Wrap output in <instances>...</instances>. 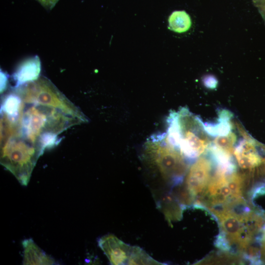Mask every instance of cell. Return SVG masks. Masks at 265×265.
I'll return each instance as SVG.
<instances>
[{
  "mask_svg": "<svg viewBox=\"0 0 265 265\" xmlns=\"http://www.w3.org/2000/svg\"><path fill=\"white\" fill-rule=\"evenodd\" d=\"M208 210L219 224L220 232L216 245L223 251L248 258L254 251L252 244L263 226V218L252 211L246 203Z\"/></svg>",
  "mask_w": 265,
  "mask_h": 265,
  "instance_id": "cell-1",
  "label": "cell"
},
{
  "mask_svg": "<svg viewBox=\"0 0 265 265\" xmlns=\"http://www.w3.org/2000/svg\"><path fill=\"white\" fill-rule=\"evenodd\" d=\"M142 158L151 172L169 186L181 184L188 170L187 159L169 142L164 133L148 138Z\"/></svg>",
  "mask_w": 265,
  "mask_h": 265,
  "instance_id": "cell-2",
  "label": "cell"
},
{
  "mask_svg": "<svg viewBox=\"0 0 265 265\" xmlns=\"http://www.w3.org/2000/svg\"><path fill=\"white\" fill-rule=\"evenodd\" d=\"M167 125L168 141L187 159L199 157L211 145L204 133L203 123L187 108L171 112Z\"/></svg>",
  "mask_w": 265,
  "mask_h": 265,
  "instance_id": "cell-3",
  "label": "cell"
},
{
  "mask_svg": "<svg viewBox=\"0 0 265 265\" xmlns=\"http://www.w3.org/2000/svg\"><path fill=\"white\" fill-rule=\"evenodd\" d=\"M213 160L201 157L188 169L186 179L185 196L187 204L194 203L205 191L212 175Z\"/></svg>",
  "mask_w": 265,
  "mask_h": 265,
  "instance_id": "cell-4",
  "label": "cell"
},
{
  "mask_svg": "<svg viewBox=\"0 0 265 265\" xmlns=\"http://www.w3.org/2000/svg\"><path fill=\"white\" fill-rule=\"evenodd\" d=\"M98 245L111 265H128L133 246L111 234L101 237Z\"/></svg>",
  "mask_w": 265,
  "mask_h": 265,
  "instance_id": "cell-5",
  "label": "cell"
},
{
  "mask_svg": "<svg viewBox=\"0 0 265 265\" xmlns=\"http://www.w3.org/2000/svg\"><path fill=\"white\" fill-rule=\"evenodd\" d=\"M257 143L248 135L243 137L235 147L234 155L239 166L250 173L262 163V158L256 147Z\"/></svg>",
  "mask_w": 265,
  "mask_h": 265,
  "instance_id": "cell-6",
  "label": "cell"
},
{
  "mask_svg": "<svg viewBox=\"0 0 265 265\" xmlns=\"http://www.w3.org/2000/svg\"><path fill=\"white\" fill-rule=\"evenodd\" d=\"M41 61L37 55L29 58L22 62L12 75L15 85L18 87L34 81L40 76Z\"/></svg>",
  "mask_w": 265,
  "mask_h": 265,
  "instance_id": "cell-7",
  "label": "cell"
},
{
  "mask_svg": "<svg viewBox=\"0 0 265 265\" xmlns=\"http://www.w3.org/2000/svg\"><path fill=\"white\" fill-rule=\"evenodd\" d=\"M24 248L23 264L26 265H54V260L44 252L31 238L22 241Z\"/></svg>",
  "mask_w": 265,
  "mask_h": 265,
  "instance_id": "cell-8",
  "label": "cell"
},
{
  "mask_svg": "<svg viewBox=\"0 0 265 265\" xmlns=\"http://www.w3.org/2000/svg\"><path fill=\"white\" fill-rule=\"evenodd\" d=\"M231 116V114L227 111L221 112L217 123H203L205 131L208 134L213 136L227 135L232 130V125L230 122Z\"/></svg>",
  "mask_w": 265,
  "mask_h": 265,
  "instance_id": "cell-9",
  "label": "cell"
},
{
  "mask_svg": "<svg viewBox=\"0 0 265 265\" xmlns=\"http://www.w3.org/2000/svg\"><path fill=\"white\" fill-rule=\"evenodd\" d=\"M192 24L190 16L184 10L173 12L168 18V28L177 33L188 31Z\"/></svg>",
  "mask_w": 265,
  "mask_h": 265,
  "instance_id": "cell-10",
  "label": "cell"
},
{
  "mask_svg": "<svg viewBox=\"0 0 265 265\" xmlns=\"http://www.w3.org/2000/svg\"><path fill=\"white\" fill-rule=\"evenodd\" d=\"M236 141V134L231 132L227 135L216 136L212 145L223 152L233 156Z\"/></svg>",
  "mask_w": 265,
  "mask_h": 265,
  "instance_id": "cell-11",
  "label": "cell"
},
{
  "mask_svg": "<svg viewBox=\"0 0 265 265\" xmlns=\"http://www.w3.org/2000/svg\"><path fill=\"white\" fill-rule=\"evenodd\" d=\"M128 265H163L150 256L144 250L133 246Z\"/></svg>",
  "mask_w": 265,
  "mask_h": 265,
  "instance_id": "cell-12",
  "label": "cell"
},
{
  "mask_svg": "<svg viewBox=\"0 0 265 265\" xmlns=\"http://www.w3.org/2000/svg\"><path fill=\"white\" fill-rule=\"evenodd\" d=\"M202 81L206 87L212 89L215 88L218 84L217 79L212 75L205 76L202 79Z\"/></svg>",
  "mask_w": 265,
  "mask_h": 265,
  "instance_id": "cell-13",
  "label": "cell"
},
{
  "mask_svg": "<svg viewBox=\"0 0 265 265\" xmlns=\"http://www.w3.org/2000/svg\"><path fill=\"white\" fill-rule=\"evenodd\" d=\"M8 76L7 74L0 70V93L6 90L7 87Z\"/></svg>",
  "mask_w": 265,
  "mask_h": 265,
  "instance_id": "cell-14",
  "label": "cell"
},
{
  "mask_svg": "<svg viewBox=\"0 0 265 265\" xmlns=\"http://www.w3.org/2000/svg\"><path fill=\"white\" fill-rule=\"evenodd\" d=\"M43 6L48 9L51 10L59 0H36Z\"/></svg>",
  "mask_w": 265,
  "mask_h": 265,
  "instance_id": "cell-15",
  "label": "cell"
},
{
  "mask_svg": "<svg viewBox=\"0 0 265 265\" xmlns=\"http://www.w3.org/2000/svg\"><path fill=\"white\" fill-rule=\"evenodd\" d=\"M262 171L265 174V157L262 158V163L260 165Z\"/></svg>",
  "mask_w": 265,
  "mask_h": 265,
  "instance_id": "cell-16",
  "label": "cell"
}]
</instances>
